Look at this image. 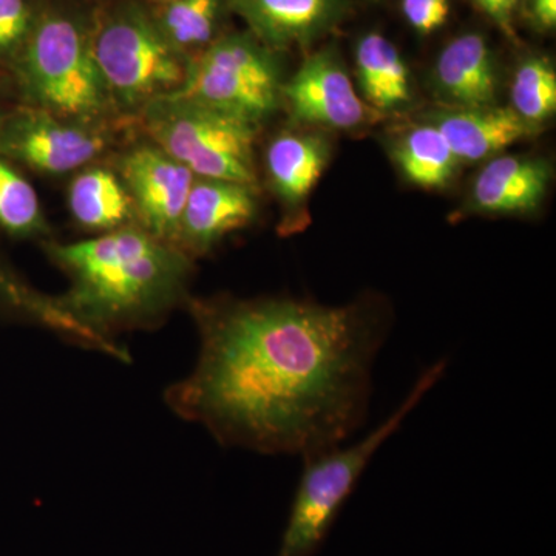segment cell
<instances>
[{"mask_svg": "<svg viewBox=\"0 0 556 556\" xmlns=\"http://www.w3.org/2000/svg\"><path fill=\"white\" fill-rule=\"evenodd\" d=\"M193 314L199 362L167 404L223 445L306 457L345 444L367 419L387 332L375 306L219 300Z\"/></svg>", "mask_w": 556, "mask_h": 556, "instance_id": "6da1fadb", "label": "cell"}, {"mask_svg": "<svg viewBox=\"0 0 556 556\" xmlns=\"http://www.w3.org/2000/svg\"><path fill=\"white\" fill-rule=\"evenodd\" d=\"M119 177L134 204L139 228L177 244L179 222L195 175L155 144H142L121 159Z\"/></svg>", "mask_w": 556, "mask_h": 556, "instance_id": "9c48e42d", "label": "cell"}, {"mask_svg": "<svg viewBox=\"0 0 556 556\" xmlns=\"http://www.w3.org/2000/svg\"><path fill=\"white\" fill-rule=\"evenodd\" d=\"M445 365L441 361L427 368L404 402L361 441L303 457L305 467L276 556L317 555L372 456L441 380Z\"/></svg>", "mask_w": 556, "mask_h": 556, "instance_id": "3957f363", "label": "cell"}, {"mask_svg": "<svg viewBox=\"0 0 556 556\" xmlns=\"http://www.w3.org/2000/svg\"><path fill=\"white\" fill-rule=\"evenodd\" d=\"M434 126L447 139L456 159L467 163L490 159L538 131L514 109L495 105L444 113Z\"/></svg>", "mask_w": 556, "mask_h": 556, "instance_id": "7c38bea8", "label": "cell"}, {"mask_svg": "<svg viewBox=\"0 0 556 556\" xmlns=\"http://www.w3.org/2000/svg\"><path fill=\"white\" fill-rule=\"evenodd\" d=\"M276 62L251 40H219L188 65L181 89L175 91L228 115L258 126L281 100Z\"/></svg>", "mask_w": 556, "mask_h": 556, "instance_id": "52a82bcc", "label": "cell"}, {"mask_svg": "<svg viewBox=\"0 0 556 556\" xmlns=\"http://www.w3.org/2000/svg\"><path fill=\"white\" fill-rule=\"evenodd\" d=\"M394 153L405 177L426 189L447 186L459 163L437 126L416 127L399 142Z\"/></svg>", "mask_w": 556, "mask_h": 556, "instance_id": "d6986e66", "label": "cell"}, {"mask_svg": "<svg viewBox=\"0 0 556 556\" xmlns=\"http://www.w3.org/2000/svg\"><path fill=\"white\" fill-rule=\"evenodd\" d=\"M47 252L70 280L65 308L112 339L115 329L160 321L185 298L192 274L188 252L139 226L47 244Z\"/></svg>", "mask_w": 556, "mask_h": 556, "instance_id": "7a4b0ae2", "label": "cell"}, {"mask_svg": "<svg viewBox=\"0 0 556 556\" xmlns=\"http://www.w3.org/2000/svg\"><path fill=\"white\" fill-rule=\"evenodd\" d=\"M237 10L274 46L302 42L334 20L339 0H237Z\"/></svg>", "mask_w": 556, "mask_h": 556, "instance_id": "9a60e30c", "label": "cell"}, {"mask_svg": "<svg viewBox=\"0 0 556 556\" xmlns=\"http://www.w3.org/2000/svg\"><path fill=\"white\" fill-rule=\"evenodd\" d=\"M255 214L252 186L195 178L179 222L177 247L188 254H206L230 233L251 225Z\"/></svg>", "mask_w": 556, "mask_h": 556, "instance_id": "8fae6325", "label": "cell"}, {"mask_svg": "<svg viewBox=\"0 0 556 556\" xmlns=\"http://www.w3.org/2000/svg\"><path fill=\"white\" fill-rule=\"evenodd\" d=\"M402 11L417 31L431 33L447 21L450 3L448 0H402Z\"/></svg>", "mask_w": 556, "mask_h": 556, "instance_id": "d4e9b609", "label": "cell"}, {"mask_svg": "<svg viewBox=\"0 0 556 556\" xmlns=\"http://www.w3.org/2000/svg\"><path fill=\"white\" fill-rule=\"evenodd\" d=\"M551 175L546 161L497 156L475 181V204L489 214H527L546 197Z\"/></svg>", "mask_w": 556, "mask_h": 556, "instance_id": "4fadbf2b", "label": "cell"}, {"mask_svg": "<svg viewBox=\"0 0 556 556\" xmlns=\"http://www.w3.org/2000/svg\"><path fill=\"white\" fill-rule=\"evenodd\" d=\"M329 146L314 135L283 134L270 142L266 166L270 185L289 204L303 203L327 167Z\"/></svg>", "mask_w": 556, "mask_h": 556, "instance_id": "2e32d148", "label": "cell"}, {"mask_svg": "<svg viewBox=\"0 0 556 556\" xmlns=\"http://www.w3.org/2000/svg\"><path fill=\"white\" fill-rule=\"evenodd\" d=\"M109 131L97 123L62 118L21 105L0 119V159L36 172L64 175L84 169L109 148Z\"/></svg>", "mask_w": 556, "mask_h": 556, "instance_id": "ba28073f", "label": "cell"}, {"mask_svg": "<svg viewBox=\"0 0 556 556\" xmlns=\"http://www.w3.org/2000/svg\"><path fill=\"white\" fill-rule=\"evenodd\" d=\"M515 112L526 123L536 126L556 110V73L551 62L532 58L519 65L511 83Z\"/></svg>", "mask_w": 556, "mask_h": 556, "instance_id": "7402d4cb", "label": "cell"}, {"mask_svg": "<svg viewBox=\"0 0 556 556\" xmlns=\"http://www.w3.org/2000/svg\"><path fill=\"white\" fill-rule=\"evenodd\" d=\"M14 72L24 105L84 123L113 110L91 43L67 17L49 16L33 28Z\"/></svg>", "mask_w": 556, "mask_h": 556, "instance_id": "277c9868", "label": "cell"}, {"mask_svg": "<svg viewBox=\"0 0 556 556\" xmlns=\"http://www.w3.org/2000/svg\"><path fill=\"white\" fill-rule=\"evenodd\" d=\"M68 207L83 228L110 232L130 226L134 204L118 174L105 167H84L68 189Z\"/></svg>", "mask_w": 556, "mask_h": 556, "instance_id": "e0dca14e", "label": "cell"}, {"mask_svg": "<svg viewBox=\"0 0 556 556\" xmlns=\"http://www.w3.org/2000/svg\"><path fill=\"white\" fill-rule=\"evenodd\" d=\"M11 108L5 104V101L2 100V94H0V119L3 118V116L7 115V112H9Z\"/></svg>", "mask_w": 556, "mask_h": 556, "instance_id": "83f0119b", "label": "cell"}, {"mask_svg": "<svg viewBox=\"0 0 556 556\" xmlns=\"http://www.w3.org/2000/svg\"><path fill=\"white\" fill-rule=\"evenodd\" d=\"M0 229L17 239H31L47 230L38 193L9 160L0 159Z\"/></svg>", "mask_w": 556, "mask_h": 556, "instance_id": "ffe728a7", "label": "cell"}, {"mask_svg": "<svg viewBox=\"0 0 556 556\" xmlns=\"http://www.w3.org/2000/svg\"><path fill=\"white\" fill-rule=\"evenodd\" d=\"M357 79L369 105L390 110L409 100V72L396 47L378 33L365 36L356 51Z\"/></svg>", "mask_w": 556, "mask_h": 556, "instance_id": "ac0fdd59", "label": "cell"}, {"mask_svg": "<svg viewBox=\"0 0 556 556\" xmlns=\"http://www.w3.org/2000/svg\"><path fill=\"white\" fill-rule=\"evenodd\" d=\"M281 98L295 119L329 129H354L367 123L371 110L358 97L346 70L334 54H314L295 73Z\"/></svg>", "mask_w": 556, "mask_h": 556, "instance_id": "30bf717a", "label": "cell"}, {"mask_svg": "<svg viewBox=\"0 0 556 556\" xmlns=\"http://www.w3.org/2000/svg\"><path fill=\"white\" fill-rule=\"evenodd\" d=\"M439 90L460 109L489 108L496 100V70L481 35H463L450 42L434 70Z\"/></svg>", "mask_w": 556, "mask_h": 556, "instance_id": "5bb4252c", "label": "cell"}, {"mask_svg": "<svg viewBox=\"0 0 556 556\" xmlns=\"http://www.w3.org/2000/svg\"><path fill=\"white\" fill-rule=\"evenodd\" d=\"M532 11L543 27H555L556 0H532Z\"/></svg>", "mask_w": 556, "mask_h": 556, "instance_id": "4316f807", "label": "cell"}, {"mask_svg": "<svg viewBox=\"0 0 556 556\" xmlns=\"http://www.w3.org/2000/svg\"><path fill=\"white\" fill-rule=\"evenodd\" d=\"M31 28L27 0H0V58H10L24 49Z\"/></svg>", "mask_w": 556, "mask_h": 556, "instance_id": "cb8c5ba5", "label": "cell"}, {"mask_svg": "<svg viewBox=\"0 0 556 556\" xmlns=\"http://www.w3.org/2000/svg\"><path fill=\"white\" fill-rule=\"evenodd\" d=\"M141 118L153 144L195 177L254 188L255 124L177 93L150 102Z\"/></svg>", "mask_w": 556, "mask_h": 556, "instance_id": "5b68a950", "label": "cell"}, {"mask_svg": "<svg viewBox=\"0 0 556 556\" xmlns=\"http://www.w3.org/2000/svg\"><path fill=\"white\" fill-rule=\"evenodd\" d=\"M477 2L493 21L497 22L500 27L510 31L511 14L518 0H477Z\"/></svg>", "mask_w": 556, "mask_h": 556, "instance_id": "484cf974", "label": "cell"}, {"mask_svg": "<svg viewBox=\"0 0 556 556\" xmlns=\"http://www.w3.org/2000/svg\"><path fill=\"white\" fill-rule=\"evenodd\" d=\"M161 2H174V0H161Z\"/></svg>", "mask_w": 556, "mask_h": 556, "instance_id": "f1b7e54d", "label": "cell"}, {"mask_svg": "<svg viewBox=\"0 0 556 556\" xmlns=\"http://www.w3.org/2000/svg\"><path fill=\"white\" fill-rule=\"evenodd\" d=\"M113 109L141 112L181 89L188 65L170 40L142 14L126 13L105 25L91 43Z\"/></svg>", "mask_w": 556, "mask_h": 556, "instance_id": "8992f818", "label": "cell"}, {"mask_svg": "<svg viewBox=\"0 0 556 556\" xmlns=\"http://www.w3.org/2000/svg\"><path fill=\"white\" fill-rule=\"evenodd\" d=\"M0 309L36 321L42 327L67 336L75 329V318L60 299L40 294L9 268L0 258Z\"/></svg>", "mask_w": 556, "mask_h": 556, "instance_id": "44dd1931", "label": "cell"}, {"mask_svg": "<svg viewBox=\"0 0 556 556\" xmlns=\"http://www.w3.org/2000/svg\"><path fill=\"white\" fill-rule=\"evenodd\" d=\"M217 11L218 0H174L164 14V36L175 49L207 42Z\"/></svg>", "mask_w": 556, "mask_h": 556, "instance_id": "603a6c76", "label": "cell"}]
</instances>
